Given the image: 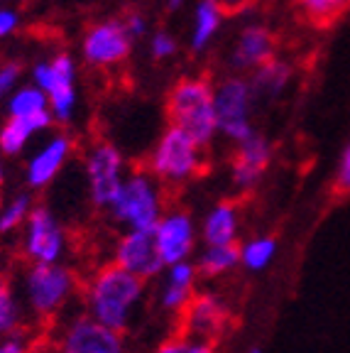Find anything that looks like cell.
<instances>
[{
    "instance_id": "obj_1",
    "label": "cell",
    "mask_w": 350,
    "mask_h": 353,
    "mask_svg": "<svg viewBox=\"0 0 350 353\" xmlns=\"http://www.w3.org/2000/svg\"><path fill=\"white\" fill-rule=\"evenodd\" d=\"M143 277L123 270L115 263L101 268L86 287V314L115 331H125L137 304L145 297Z\"/></svg>"
},
{
    "instance_id": "obj_2",
    "label": "cell",
    "mask_w": 350,
    "mask_h": 353,
    "mask_svg": "<svg viewBox=\"0 0 350 353\" xmlns=\"http://www.w3.org/2000/svg\"><path fill=\"white\" fill-rule=\"evenodd\" d=\"M167 118L179 125L203 150L218 135V121L214 108V83L206 77H184L169 88L165 101Z\"/></svg>"
},
{
    "instance_id": "obj_3",
    "label": "cell",
    "mask_w": 350,
    "mask_h": 353,
    "mask_svg": "<svg viewBox=\"0 0 350 353\" xmlns=\"http://www.w3.org/2000/svg\"><path fill=\"white\" fill-rule=\"evenodd\" d=\"M79 280L61 263H30L22 277L25 304L39 319H52L72 302Z\"/></svg>"
},
{
    "instance_id": "obj_4",
    "label": "cell",
    "mask_w": 350,
    "mask_h": 353,
    "mask_svg": "<svg viewBox=\"0 0 350 353\" xmlns=\"http://www.w3.org/2000/svg\"><path fill=\"white\" fill-rule=\"evenodd\" d=\"M203 148L179 125H167L150 152L147 172L165 184H184L201 172Z\"/></svg>"
},
{
    "instance_id": "obj_5",
    "label": "cell",
    "mask_w": 350,
    "mask_h": 353,
    "mask_svg": "<svg viewBox=\"0 0 350 353\" xmlns=\"http://www.w3.org/2000/svg\"><path fill=\"white\" fill-rule=\"evenodd\" d=\"M108 214L123 228H154L159 216L165 214L159 182H154V176L147 170L125 174V182L110 204Z\"/></svg>"
},
{
    "instance_id": "obj_6",
    "label": "cell",
    "mask_w": 350,
    "mask_h": 353,
    "mask_svg": "<svg viewBox=\"0 0 350 353\" xmlns=\"http://www.w3.org/2000/svg\"><path fill=\"white\" fill-rule=\"evenodd\" d=\"M250 79L225 77L218 86H214V108L218 121V135L230 143H243L255 132L252 128V105H255Z\"/></svg>"
},
{
    "instance_id": "obj_7",
    "label": "cell",
    "mask_w": 350,
    "mask_h": 353,
    "mask_svg": "<svg viewBox=\"0 0 350 353\" xmlns=\"http://www.w3.org/2000/svg\"><path fill=\"white\" fill-rule=\"evenodd\" d=\"M32 83L50 99L54 123H69L76 110V61L69 52L42 59L32 69Z\"/></svg>"
},
{
    "instance_id": "obj_8",
    "label": "cell",
    "mask_w": 350,
    "mask_h": 353,
    "mask_svg": "<svg viewBox=\"0 0 350 353\" xmlns=\"http://www.w3.org/2000/svg\"><path fill=\"white\" fill-rule=\"evenodd\" d=\"M88 199L101 211H108L125 182V157L113 143H93L83 157Z\"/></svg>"
},
{
    "instance_id": "obj_9",
    "label": "cell",
    "mask_w": 350,
    "mask_h": 353,
    "mask_svg": "<svg viewBox=\"0 0 350 353\" xmlns=\"http://www.w3.org/2000/svg\"><path fill=\"white\" fill-rule=\"evenodd\" d=\"M22 253L30 263H61L66 255V233L47 206H32L22 226Z\"/></svg>"
},
{
    "instance_id": "obj_10",
    "label": "cell",
    "mask_w": 350,
    "mask_h": 353,
    "mask_svg": "<svg viewBox=\"0 0 350 353\" xmlns=\"http://www.w3.org/2000/svg\"><path fill=\"white\" fill-rule=\"evenodd\" d=\"M132 42L123 20H101L83 32L81 54L91 66H118L130 57Z\"/></svg>"
},
{
    "instance_id": "obj_11",
    "label": "cell",
    "mask_w": 350,
    "mask_h": 353,
    "mask_svg": "<svg viewBox=\"0 0 350 353\" xmlns=\"http://www.w3.org/2000/svg\"><path fill=\"white\" fill-rule=\"evenodd\" d=\"M113 263L132 275L143 277L145 282L159 277L167 268L157 253L152 228H125V233L115 243Z\"/></svg>"
},
{
    "instance_id": "obj_12",
    "label": "cell",
    "mask_w": 350,
    "mask_h": 353,
    "mask_svg": "<svg viewBox=\"0 0 350 353\" xmlns=\"http://www.w3.org/2000/svg\"><path fill=\"white\" fill-rule=\"evenodd\" d=\"M59 353H125V341L121 331L81 314L64 326L59 336Z\"/></svg>"
},
{
    "instance_id": "obj_13",
    "label": "cell",
    "mask_w": 350,
    "mask_h": 353,
    "mask_svg": "<svg viewBox=\"0 0 350 353\" xmlns=\"http://www.w3.org/2000/svg\"><path fill=\"white\" fill-rule=\"evenodd\" d=\"M154 245L165 265H174L189 260L196 248V223L192 214L181 209L165 211L152 228Z\"/></svg>"
},
{
    "instance_id": "obj_14",
    "label": "cell",
    "mask_w": 350,
    "mask_h": 353,
    "mask_svg": "<svg viewBox=\"0 0 350 353\" xmlns=\"http://www.w3.org/2000/svg\"><path fill=\"white\" fill-rule=\"evenodd\" d=\"M272 162V145L258 130L250 138L236 145L233 165H230V179L238 192H250L260 184L262 174Z\"/></svg>"
},
{
    "instance_id": "obj_15",
    "label": "cell",
    "mask_w": 350,
    "mask_h": 353,
    "mask_svg": "<svg viewBox=\"0 0 350 353\" xmlns=\"http://www.w3.org/2000/svg\"><path fill=\"white\" fill-rule=\"evenodd\" d=\"M74 152V140L64 132L52 135L37 152L30 157L28 167H25V184L30 189H44L54 182L59 172L66 167L69 157Z\"/></svg>"
},
{
    "instance_id": "obj_16",
    "label": "cell",
    "mask_w": 350,
    "mask_h": 353,
    "mask_svg": "<svg viewBox=\"0 0 350 353\" xmlns=\"http://www.w3.org/2000/svg\"><path fill=\"white\" fill-rule=\"evenodd\" d=\"M272 57H277V34L262 22H250L238 32L236 47L230 52V69L252 72Z\"/></svg>"
},
{
    "instance_id": "obj_17",
    "label": "cell",
    "mask_w": 350,
    "mask_h": 353,
    "mask_svg": "<svg viewBox=\"0 0 350 353\" xmlns=\"http://www.w3.org/2000/svg\"><path fill=\"white\" fill-rule=\"evenodd\" d=\"M162 285H159L157 302L159 309L167 314H184V309L196 294V280L198 270L196 263L192 260H181V263L167 265L162 270Z\"/></svg>"
},
{
    "instance_id": "obj_18",
    "label": "cell",
    "mask_w": 350,
    "mask_h": 353,
    "mask_svg": "<svg viewBox=\"0 0 350 353\" xmlns=\"http://www.w3.org/2000/svg\"><path fill=\"white\" fill-rule=\"evenodd\" d=\"M225 324H228V309L220 302V297L211 292L194 294L189 307L184 309V329L194 339L216 343L223 334Z\"/></svg>"
},
{
    "instance_id": "obj_19",
    "label": "cell",
    "mask_w": 350,
    "mask_h": 353,
    "mask_svg": "<svg viewBox=\"0 0 350 353\" xmlns=\"http://www.w3.org/2000/svg\"><path fill=\"white\" fill-rule=\"evenodd\" d=\"M238 231H240V209L236 201L225 199L203 216L201 241L206 245H228L238 241Z\"/></svg>"
},
{
    "instance_id": "obj_20",
    "label": "cell",
    "mask_w": 350,
    "mask_h": 353,
    "mask_svg": "<svg viewBox=\"0 0 350 353\" xmlns=\"http://www.w3.org/2000/svg\"><path fill=\"white\" fill-rule=\"evenodd\" d=\"M291 79H294L291 61L272 57L265 64H260L258 69H252V77H250L252 94H255L258 101H274L289 88Z\"/></svg>"
},
{
    "instance_id": "obj_21",
    "label": "cell",
    "mask_w": 350,
    "mask_h": 353,
    "mask_svg": "<svg viewBox=\"0 0 350 353\" xmlns=\"http://www.w3.org/2000/svg\"><path fill=\"white\" fill-rule=\"evenodd\" d=\"M225 15L228 12L220 6V0H196L192 34H189V50H192V54H201V52H206L211 47L214 37L220 32Z\"/></svg>"
},
{
    "instance_id": "obj_22",
    "label": "cell",
    "mask_w": 350,
    "mask_h": 353,
    "mask_svg": "<svg viewBox=\"0 0 350 353\" xmlns=\"http://www.w3.org/2000/svg\"><path fill=\"white\" fill-rule=\"evenodd\" d=\"M54 123L52 116L44 118H10L8 116L6 125L0 128V152L8 154V157H15L22 150L28 148L30 140L37 135V132L47 130V128Z\"/></svg>"
},
{
    "instance_id": "obj_23",
    "label": "cell",
    "mask_w": 350,
    "mask_h": 353,
    "mask_svg": "<svg viewBox=\"0 0 350 353\" xmlns=\"http://www.w3.org/2000/svg\"><path fill=\"white\" fill-rule=\"evenodd\" d=\"M240 265V245L238 243H228V245H206L196 260L198 277H216L228 275L230 270H236Z\"/></svg>"
},
{
    "instance_id": "obj_24",
    "label": "cell",
    "mask_w": 350,
    "mask_h": 353,
    "mask_svg": "<svg viewBox=\"0 0 350 353\" xmlns=\"http://www.w3.org/2000/svg\"><path fill=\"white\" fill-rule=\"evenodd\" d=\"M8 116L10 118H44L52 116L50 99L42 88L30 83V86H17L8 96ZM54 118V116H52Z\"/></svg>"
},
{
    "instance_id": "obj_25",
    "label": "cell",
    "mask_w": 350,
    "mask_h": 353,
    "mask_svg": "<svg viewBox=\"0 0 350 353\" xmlns=\"http://www.w3.org/2000/svg\"><path fill=\"white\" fill-rule=\"evenodd\" d=\"M277 250L279 243L274 236H255L240 245V265L250 272H262L277 258Z\"/></svg>"
},
{
    "instance_id": "obj_26",
    "label": "cell",
    "mask_w": 350,
    "mask_h": 353,
    "mask_svg": "<svg viewBox=\"0 0 350 353\" xmlns=\"http://www.w3.org/2000/svg\"><path fill=\"white\" fill-rule=\"evenodd\" d=\"M304 20L313 28H329L350 8V0H296Z\"/></svg>"
},
{
    "instance_id": "obj_27",
    "label": "cell",
    "mask_w": 350,
    "mask_h": 353,
    "mask_svg": "<svg viewBox=\"0 0 350 353\" xmlns=\"http://www.w3.org/2000/svg\"><path fill=\"white\" fill-rule=\"evenodd\" d=\"M32 206V196L28 192L15 194L10 201L0 206V236H12V233L20 231L25 226Z\"/></svg>"
},
{
    "instance_id": "obj_28",
    "label": "cell",
    "mask_w": 350,
    "mask_h": 353,
    "mask_svg": "<svg viewBox=\"0 0 350 353\" xmlns=\"http://www.w3.org/2000/svg\"><path fill=\"white\" fill-rule=\"evenodd\" d=\"M20 326V307L10 282L0 277V336H10Z\"/></svg>"
},
{
    "instance_id": "obj_29",
    "label": "cell",
    "mask_w": 350,
    "mask_h": 353,
    "mask_svg": "<svg viewBox=\"0 0 350 353\" xmlns=\"http://www.w3.org/2000/svg\"><path fill=\"white\" fill-rule=\"evenodd\" d=\"M157 353H216V343L181 334V336H172L159 343Z\"/></svg>"
},
{
    "instance_id": "obj_30",
    "label": "cell",
    "mask_w": 350,
    "mask_h": 353,
    "mask_svg": "<svg viewBox=\"0 0 350 353\" xmlns=\"http://www.w3.org/2000/svg\"><path fill=\"white\" fill-rule=\"evenodd\" d=\"M179 52V44H176V37L167 30H157V32L150 37V57L154 61H167Z\"/></svg>"
},
{
    "instance_id": "obj_31",
    "label": "cell",
    "mask_w": 350,
    "mask_h": 353,
    "mask_svg": "<svg viewBox=\"0 0 350 353\" xmlns=\"http://www.w3.org/2000/svg\"><path fill=\"white\" fill-rule=\"evenodd\" d=\"M22 77V66L17 61H6V64H0V101L8 99L17 88Z\"/></svg>"
},
{
    "instance_id": "obj_32",
    "label": "cell",
    "mask_w": 350,
    "mask_h": 353,
    "mask_svg": "<svg viewBox=\"0 0 350 353\" xmlns=\"http://www.w3.org/2000/svg\"><path fill=\"white\" fill-rule=\"evenodd\" d=\"M333 187L338 194L350 196V143H348V148L343 150V154H340V160H338V167H336Z\"/></svg>"
},
{
    "instance_id": "obj_33",
    "label": "cell",
    "mask_w": 350,
    "mask_h": 353,
    "mask_svg": "<svg viewBox=\"0 0 350 353\" xmlns=\"http://www.w3.org/2000/svg\"><path fill=\"white\" fill-rule=\"evenodd\" d=\"M123 25H125V30L130 32L132 39H143L145 34H147L150 25H147V17H145V12L140 10H127L125 15L121 17Z\"/></svg>"
},
{
    "instance_id": "obj_34",
    "label": "cell",
    "mask_w": 350,
    "mask_h": 353,
    "mask_svg": "<svg viewBox=\"0 0 350 353\" xmlns=\"http://www.w3.org/2000/svg\"><path fill=\"white\" fill-rule=\"evenodd\" d=\"M20 28V15L12 8H0V39L10 37Z\"/></svg>"
},
{
    "instance_id": "obj_35",
    "label": "cell",
    "mask_w": 350,
    "mask_h": 353,
    "mask_svg": "<svg viewBox=\"0 0 350 353\" xmlns=\"http://www.w3.org/2000/svg\"><path fill=\"white\" fill-rule=\"evenodd\" d=\"M0 353H30V348L22 339L10 334V336H3V341H0Z\"/></svg>"
},
{
    "instance_id": "obj_36",
    "label": "cell",
    "mask_w": 350,
    "mask_h": 353,
    "mask_svg": "<svg viewBox=\"0 0 350 353\" xmlns=\"http://www.w3.org/2000/svg\"><path fill=\"white\" fill-rule=\"evenodd\" d=\"M220 6L225 8V12H240L252 6V0H220Z\"/></svg>"
},
{
    "instance_id": "obj_37",
    "label": "cell",
    "mask_w": 350,
    "mask_h": 353,
    "mask_svg": "<svg viewBox=\"0 0 350 353\" xmlns=\"http://www.w3.org/2000/svg\"><path fill=\"white\" fill-rule=\"evenodd\" d=\"M184 6H186V0H165L167 12H176V10H181Z\"/></svg>"
},
{
    "instance_id": "obj_38",
    "label": "cell",
    "mask_w": 350,
    "mask_h": 353,
    "mask_svg": "<svg viewBox=\"0 0 350 353\" xmlns=\"http://www.w3.org/2000/svg\"><path fill=\"white\" fill-rule=\"evenodd\" d=\"M6 182V162H3V157H0V184Z\"/></svg>"
},
{
    "instance_id": "obj_39",
    "label": "cell",
    "mask_w": 350,
    "mask_h": 353,
    "mask_svg": "<svg viewBox=\"0 0 350 353\" xmlns=\"http://www.w3.org/2000/svg\"><path fill=\"white\" fill-rule=\"evenodd\" d=\"M247 353H265V351H262V348H260V346H252V348H250V351H247Z\"/></svg>"
}]
</instances>
